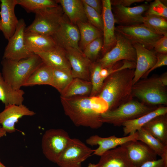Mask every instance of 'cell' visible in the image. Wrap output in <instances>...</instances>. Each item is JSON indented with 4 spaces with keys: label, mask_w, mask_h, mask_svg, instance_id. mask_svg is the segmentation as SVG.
Masks as SVG:
<instances>
[{
    "label": "cell",
    "mask_w": 167,
    "mask_h": 167,
    "mask_svg": "<svg viewBox=\"0 0 167 167\" xmlns=\"http://www.w3.org/2000/svg\"><path fill=\"white\" fill-rule=\"evenodd\" d=\"M60 101L65 114L77 126L99 128L103 124L101 114L109 110L106 102L97 96H60Z\"/></svg>",
    "instance_id": "1"
},
{
    "label": "cell",
    "mask_w": 167,
    "mask_h": 167,
    "mask_svg": "<svg viewBox=\"0 0 167 167\" xmlns=\"http://www.w3.org/2000/svg\"><path fill=\"white\" fill-rule=\"evenodd\" d=\"M135 69L127 68L116 71L104 81L97 96L106 102L109 110L115 109L133 99L132 92Z\"/></svg>",
    "instance_id": "2"
},
{
    "label": "cell",
    "mask_w": 167,
    "mask_h": 167,
    "mask_svg": "<svg viewBox=\"0 0 167 167\" xmlns=\"http://www.w3.org/2000/svg\"><path fill=\"white\" fill-rule=\"evenodd\" d=\"M1 63L4 79L18 90L21 89L32 74L44 63L39 56L35 54L19 61L3 59Z\"/></svg>",
    "instance_id": "3"
},
{
    "label": "cell",
    "mask_w": 167,
    "mask_h": 167,
    "mask_svg": "<svg viewBox=\"0 0 167 167\" xmlns=\"http://www.w3.org/2000/svg\"><path fill=\"white\" fill-rule=\"evenodd\" d=\"M132 95L149 106L167 105V91L159 77L152 76L139 80L134 84Z\"/></svg>",
    "instance_id": "4"
},
{
    "label": "cell",
    "mask_w": 167,
    "mask_h": 167,
    "mask_svg": "<svg viewBox=\"0 0 167 167\" xmlns=\"http://www.w3.org/2000/svg\"><path fill=\"white\" fill-rule=\"evenodd\" d=\"M157 107L148 105L133 99L115 109L109 110L103 113L101 115V119L103 123L120 126L125 122L138 118Z\"/></svg>",
    "instance_id": "5"
},
{
    "label": "cell",
    "mask_w": 167,
    "mask_h": 167,
    "mask_svg": "<svg viewBox=\"0 0 167 167\" xmlns=\"http://www.w3.org/2000/svg\"><path fill=\"white\" fill-rule=\"evenodd\" d=\"M63 12L61 7L58 5L36 11L34 21L26 28L25 32L52 36L59 27Z\"/></svg>",
    "instance_id": "6"
},
{
    "label": "cell",
    "mask_w": 167,
    "mask_h": 167,
    "mask_svg": "<svg viewBox=\"0 0 167 167\" xmlns=\"http://www.w3.org/2000/svg\"><path fill=\"white\" fill-rule=\"evenodd\" d=\"M71 138L65 130L60 128L46 130L42 136L41 148L45 157L56 163Z\"/></svg>",
    "instance_id": "7"
},
{
    "label": "cell",
    "mask_w": 167,
    "mask_h": 167,
    "mask_svg": "<svg viewBox=\"0 0 167 167\" xmlns=\"http://www.w3.org/2000/svg\"><path fill=\"white\" fill-rule=\"evenodd\" d=\"M116 39L114 46L97 61L102 68L112 66L121 61L135 62L136 53L133 44L119 33L115 31Z\"/></svg>",
    "instance_id": "8"
},
{
    "label": "cell",
    "mask_w": 167,
    "mask_h": 167,
    "mask_svg": "<svg viewBox=\"0 0 167 167\" xmlns=\"http://www.w3.org/2000/svg\"><path fill=\"white\" fill-rule=\"evenodd\" d=\"M94 150L80 139L71 138L56 164L59 167H82V163Z\"/></svg>",
    "instance_id": "9"
},
{
    "label": "cell",
    "mask_w": 167,
    "mask_h": 167,
    "mask_svg": "<svg viewBox=\"0 0 167 167\" xmlns=\"http://www.w3.org/2000/svg\"><path fill=\"white\" fill-rule=\"evenodd\" d=\"M115 31L132 44H139L149 50L153 49L156 42L163 36L155 33L142 24L130 26L118 25L115 27Z\"/></svg>",
    "instance_id": "10"
},
{
    "label": "cell",
    "mask_w": 167,
    "mask_h": 167,
    "mask_svg": "<svg viewBox=\"0 0 167 167\" xmlns=\"http://www.w3.org/2000/svg\"><path fill=\"white\" fill-rule=\"evenodd\" d=\"M26 28L24 19H19L14 34L8 40L3 59L19 61L28 58L34 54L29 51L25 45L24 33Z\"/></svg>",
    "instance_id": "11"
},
{
    "label": "cell",
    "mask_w": 167,
    "mask_h": 167,
    "mask_svg": "<svg viewBox=\"0 0 167 167\" xmlns=\"http://www.w3.org/2000/svg\"><path fill=\"white\" fill-rule=\"evenodd\" d=\"M57 45L65 49L72 48L82 51L79 46L80 35L77 26L63 15L58 29L51 36Z\"/></svg>",
    "instance_id": "12"
},
{
    "label": "cell",
    "mask_w": 167,
    "mask_h": 167,
    "mask_svg": "<svg viewBox=\"0 0 167 167\" xmlns=\"http://www.w3.org/2000/svg\"><path fill=\"white\" fill-rule=\"evenodd\" d=\"M101 14L103 22V45L102 51L104 55L112 49L116 44L115 20L110 0L101 1Z\"/></svg>",
    "instance_id": "13"
},
{
    "label": "cell",
    "mask_w": 167,
    "mask_h": 167,
    "mask_svg": "<svg viewBox=\"0 0 167 167\" xmlns=\"http://www.w3.org/2000/svg\"><path fill=\"white\" fill-rule=\"evenodd\" d=\"M121 146L126 149L133 166L139 167L147 162L157 160L156 153L141 141L131 140Z\"/></svg>",
    "instance_id": "14"
},
{
    "label": "cell",
    "mask_w": 167,
    "mask_h": 167,
    "mask_svg": "<svg viewBox=\"0 0 167 167\" xmlns=\"http://www.w3.org/2000/svg\"><path fill=\"white\" fill-rule=\"evenodd\" d=\"M36 114L23 104L11 105L5 106L4 109L0 112V125L6 132H15V125L19 119L24 116H33Z\"/></svg>",
    "instance_id": "15"
},
{
    "label": "cell",
    "mask_w": 167,
    "mask_h": 167,
    "mask_svg": "<svg viewBox=\"0 0 167 167\" xmlns=\"http://www.w3.org/2000/svg\"><path fill=\"white\" fill-rule=\"evenodd\" d=\"M0 31L8 40L14 34L19 20L15 12L17 0H0Z\"/></svg>",
    "instance_id": "16"
},
{
    "label": "cell",
    "mask_w": 167,
    "mask_h": 167,
    "mask_svg": "<svg viewBox=\"0 0 167 167\" xmlns=\"http://www.w3.org/2000/svg\"><path fill=\"white\" fill-rule=\"evenodd\" d=\"M65 50L73 78H78L90 81V67L92 62L84 55L83 51L72 48Z\"/></svg>",
    "instance_id": "17"
},
{
    "label": "cell",
    "mask_w": 167,
    "mask_h": 167,
    "mask_svg": "<svg viewBox=\"0 0 167 167\" xmlns=\"http://www.w3.org/2000/svg\"><path fill=\"white\" fill-rule=\"evenodd\" d=\"M136 53V66L133 79V85L142 78L154 65L157 60L154 51L146 49L142 45L133 44Z\"/></svg>",
    "instance_id": "18"
},
{
    "label": "cell",
    "mask_w": 167,
    "mask_h": 167,
    "mask_svg": "<svg viewBox=\"0 0 167 167\" xmlns=\"http://www.w3.org/2000/svg\"><path fill=\"white\" fill-rule=\"evenodd\" d=\"M113 15L115 23L119 25L130 26L142 23L143 13L148 7L147 5L133 7L121 6H114Z\"/></svg>",
    "instance_id": "19"
},
{
    "label": "cell",
    "mask_w": 167,
    "mask_h": 167,
    "mask_svg": "<svg viewBox=\"0 0 167 167\" xmlns=\"http://www.w3.org/2000/svg\"><path fill=\"white\" fill-rule=\"evenodd\" d=\"M137 132L132 135L122 137H118L112 135L107 137H103L97 135L91 136L86 141V143L91 146L98 145V147L94 149L92 155L101 156L106 151L113 149L119 145H121L128 141L137 140Z\"/></svg>",
    "instance_id": "20"
},
{
    "label": "cell",
    "mask_w": 167,
    "mask_h": 167,
    "mask_svg": "<svg viewBox=\"0 0 167 167\" xmlns=\"http://www.w3.org/2000/svg\"><path fill=\"white\" fill-rule=\"evenodd\" d=\"M36 54L43 63L53 69L71 72V68L66 56L65 50L56 45L53 48Z\"/></svg>",
    "instance_id": "21"
},
{
    "label": "cell",
    "mask_w": 167,
    "mask_h": 167,
    "mask_svg": "<svg viewBox=\"0 0 167 167\" xmlns=\"http://www.w3.org/2000/svg\"><path fill=\"white\" fill-rule=\"evenodd\" d=\"M97 167H133L125 148L121 146L109 150L100 156Z\"/></svg>",
    "instance_id": "22"
},
{
    "label": "cell",
    "mask_w": 167,
    "mask_h": 167,
    "mask_svg": "<svg viewBox=\"0 0 167 167\" xmlns=\"http://www.w3.org/2000/svg\"><path fill=\"white\" fill-rule=\"evenodd\" d=\"M24 40L28 50L34 54L49 50L57 45L51 36L25 32Z\"/></svg>",
    "instance_id": "23"
},
{
    "label": "cell",
    "mask_w": 167,
    "mask_h": 167,
    "mask_svg": "<svg viewBox=\"0 0 167 167\" xmlns=\"http://www.w3.org/2000/svg\"><path fill=\"white\" fill-rule=\"evenodd\" d=\"M167 113V107L161 105L153 111L136 118L123 123V131L125 136L135 133L154 118Z\"/></svg>",
    "instance_id": "24"
},
{
    "label": "cell",
    "mask_w": 167,
    "mask_h": 167,
    "mask_svg": "<svg viewBox=\"0 0 167 167\" xmlns=\"http://www.w3.org/2000/svg\"><path fill=\"white\" fill-rule=\"evenodd\" d=\"M63 11L70 22L76 24L78 22H87L88 21L83 2L81 0H59Z\"/></svg>",
    "instance_id": "25"
},
{
    "label": "cell",
    "mask_w": 167,
    "mask_h": 167,
    "mask_svg": "<svg viewBox=\"0 0 167 167\" xmlns=\"http://www.w3.org/2000/svg\"><path fill=\"white\" fill-rule=\"evenodd\" d=\"M24 93L22 89L18 90L13 88L5 81L0 72V101L5 106L23 104Z\"/></svg>",
    "instance_id": "26"
},
{
    "label": "cell",
    "mask_w": 167,
    "mask_h": 167,
    "mask_svg": "<svg viewBox=\"0 0 167 167\" xmlns=\"http://www.w3.org/2000/svg\"><path fill=\"white\" fill-rule=\"evenodd\" d=\"M142 128L167 146V115L157 116Z\"/></svg>",
    "instance_id": "27"
},
{
    "label": "cell",
    "mask_w": 167,
    "mask_h": 167,
    "mask_svg": "<svg viewBox=\"0 0 167 167\" xmlns=\"http://www.w3.org/2000/svg\"><path fill=\"white\" fill-rule=\"evenodd\" d=\"M92 89V86L90 81L78 78H74L61 94L60 96L70 97L89 96L91 93Z\"/></svg>",
    "instance_id": "28"
},
{
    "label": "cell",
    "mask_w": 167,
    "mask_h": 167,
    "mask_svg": "<svg viewBox=\"0 0 167 167\" xmlns=\"http://www.w3.org/2000/svg\"><path fill=\"white\" fill-rule=\"evenodd\" d=\"M53 68L43 63L30 75L24 86L38 85H50L53 75Z\"/></svg>",
    "instance_id": "29"
},
{
    "label": "cell",
    "mask_w": 167,
    "mask_h": 167,
    "mask_svg": "<svg viewBox=\"0 0 167 167\" xmlns=\"http://www.w3.org/2000/svg\"><path fill=\"white\" fill-rule=\"evenodd\" d=\"M76 24L80 33L81 49H84L88 44L102 37L103 32L89 23L78 22Z\"/></svg>",
    "instance_id": "30"
},
{
    "label": "cell",
    "mask_w": 167,
    "mask_h": 167,
    "mask_svg": "<svg viewBox=\"0 0 167 167\" xmlns=\"http://www.w3.org/2000/svg\"><path fill=\"white\" fill-rule=\"evenodd\" d=\"M136 132L138 135L137 140L145 143L157 155L161 157L167 150V146L165 145L143 128H141Z\"/></svg>",
    "instance_id": "31"
},
{
    "label": "cell",
    "mask_w": 167,
    "mask_h": 167,
    "mask_svg": "<svg viewBox=\"0 0 167 167\" xmlns=\"http://www.w3.org/2000/svg\"><path fill=\"white\" fill-rule=\"evenodd\" d=\"M142 24L157 35L163 36L167 33V21L165 18L155 15L145 16Z\"/></svg>",
    "instance_id": "32"
},
{
    "label": "cell",
    "mask_w": 167,
    "mask_h": 167,
    "mask_svg": "<svg viewBox=\"0 0 167 167\" xmlns=\"http://www.w3.org/2000/svg\"><path fill=\"white\" fill-rule=\"evenodd\" d=\"M73 79L71 72L53 69V75L50 86L56 89L61 94Z\"/></svg>",
    "instance_id": "33"
},
{
    "label": "cell",
    "mask_w": 167,
    "mask_h": 167,
    "mask_svg": "<svg viewBox=\"0 0 167 167\" xmlns=\"http://www.w3.org/2000/svg\"><path fill=\"white\" fill-rule=\"evenodd\" d=\"M102 68L101 64L97 61L92 62L91 64L90 78L92 89L90 96H97L101 89L104 81L100 74V71Z\"/></svg>",
    "instance_id": "34"
},
{
    "label": "cell",
    "mask_w": 167,
    "mask_h": 167,
    "mask_svg": "<svg viewBox=\"0 0 167 167\" xmlns=\"http://www.w3.org/2000/svg\"><path fill=\"white\" fill-rule=\"evenodd\" d=\"M17 2L28 12L34 13L38 10L58 5L56 1L52 0H17Z\"/></svg>",
    "instance_id": "35"
},
{
    "label": "cell",
    "mask_w": 167,
    "mask_h": 167,
    "mask_svg": "<svg viewBox=\"0 0 167 167\" xmlns=\"http://www.w3.org/2000/svg\"><path fill=\"white\" fill-rule=\"evenodd\" d=\"M103 45L102 37L98 38L86 45L84 49V55L92 62L95 60L102 50Z\"/></svg>",
    "instance_id": "36"
},
{
    "label": "cell",
    "mask_w": 167,
    "mask_h": 167,
    "mask_svg": "<svg viewBox=\"0 0 167 167\" xmlns=\"http://www.w3.org/2000/svg\"><path fill=\"white\" fill-rule=\"evenodd\" d=\"M83 2L86 15L89 23L102 32L103 22L101 15L95 10Z\"/></svg>",
    "instance_id": "37"
},
{
    "label": "cell",
    "mask_w": 167,
    "mask_h": 167,
    "mask_svg": "<svg viewBox=\"0 0 167 167\" xmlns=\"http://www.w3.org/2000/svg\"><path fill=\"white\" fill-rule=\"evenodd\" d=\"M146 12L145 16L155 15L167 18V6L159 0L152 2Z\"/></svg>",
    "instance_id": "38"
},
{
    "label": "cell",
    "mask_w": 167,
    "mask_h": 167,
    "mask_svg": "<svg viewBox=\"0 0 167 167\" xmlns=\"http://www.w3.org/2000/svg\"><path fill=\"white\" fill-rule=\"evenodd\" d=\"M153 49L156 53L167 54V33L156 42Z\"/></svg>",
    "instance_id": "39"
},
{
    "label": "cell",
    "mask_w": 167,
    "mask_h": 167,
    "mask_svg": "<svg viewBox=\"0 0 167 167\" xmlns=\"http://www.w3.org/2000/svg\"><path fill=\"white\" fill-rule=\"evenodd\" d=\"M157 60L154 66L143 76L146 78L149 74L155 69L161 66L167 65V54L156 53Z\"/></svg>",
    "instance_id": "40"
},
{
    "label": "cell",
    "mask_w": 167,
    "mask_h": 167,
    "mask_svg": "<svg viewBox=\"0 0 167 167\" xmlns=\"http://www.w3.org/2000/svg\"><path fill=\"white\" fill-rule=\"evenodd\" d=\"M82 1L101 15L102 6L101 1L99 0H82Z\"/></svg>",
    "instance_id": "41"
},
{
    "label": "cell",
    "mask_w": 167,
    "mask_h": 167,
    "mask_svg": "<svg viewBox=\"0 0 167 167\" xmlns=\"http://www.w3.org/2000/svg\"><path fill=\"white\" fill-rule=\"evenodd\" d=\"M111 5L113 6H121L126 7H129L135 3L141 2H144V0H111Z\"/></svg>",
    "instance_id": "42"
},
{
    "label": "cell",
    "mask_w": 167,
    "mask_h": 167,
    "mask_svg": "<svg viewBox=\"0 0 167 167\" xmlns=\"http://www.w3.org/2000/svg\"><path fill=\"white\" fill-rule=\"evenodd\" d=\"M133 167H136L133 166ZM139 167H165L161 158L147 162Z\"/></svg>",
    "instance_id": "43"
},
{
    "label": "cell",
    "mask_w": 167,
    "mask_h": 167,
    "mask_svg": "<svg viewBox=\"0 0 167 167\" xmlns=\"http://www.w3.org/2000/svg\"><path fill=\"white\" fill-rule=\"evenodd\" d=\"M162 84L165 87L167 86V73L165 72L159 77Z\"/></svg>",
    "instance_id": "44"
},
{
    "label": "cell",
    "mask_w": 167,
    "mask_h": 167,
    "mask_svg": "<svg viewBox=\"0 0 167 167\" xmlns=\"http://www.w3.org/2000/svg\"><path fill=\"white\" fill-rule=\"evenodd\" d=\"M6 132L4 130L2 127L0 126V138L5 136Z\"/></svg>",
    "instance_id": "45"
},
{
    "label": "cell",
    "mask_w": 167,
    "mask_h": 167,
    "mask_svg": "<svg viewBox=\"0 0 167 167\" xmlns=\"http://www.w3.org/2000/svg\"><path fill=\"white\" fill-rule=\"evenodd\" d=\"M87 167H97L96 165L91 163H89Z\"/></svg>",
    "instance_id": "46"
},
{
    "label": "cell",
    "mask_w": 167,
    "mask_h": 167,
    "mask_svg": "<svg viewBox=\"0 0 167 167\" xmlns=\"http://www.w3.org/2000/svg\"><path fill=\"white\" fill-rule=\"evenodd\" d=\"M0 167H8L4 165L1 161L0 159Z\"/></svg>",
    "instance_id": "47"
},
{
    "label": "cell",
    "mask_w": 167,
    "mask_h": 167,
    "mask_svg": "<svg viewBox=\"0 0 167 167\" xmlns=\"http://www.w3.org/2000/svg\"><path fill=\"white\" fill-rule=\"evenodd\" d=\"M0 25H1V21H0Z\"/></svg>",
    "instance_id": "48"
},
{
    "label": "cell",
    "mask_w": 167,
    "mask_h": 167,
    "mask_svg": "<svg viewBox=\"0 0 167 167\" xmlns=\"http://www.w3.org/2000/svg\"><path fill=\"white\" fill-rule=\"evenodd\" d=\"M19 167H23V166H19Z\"/></svg>",
    "instance_id": "49"
}]
</instances>
